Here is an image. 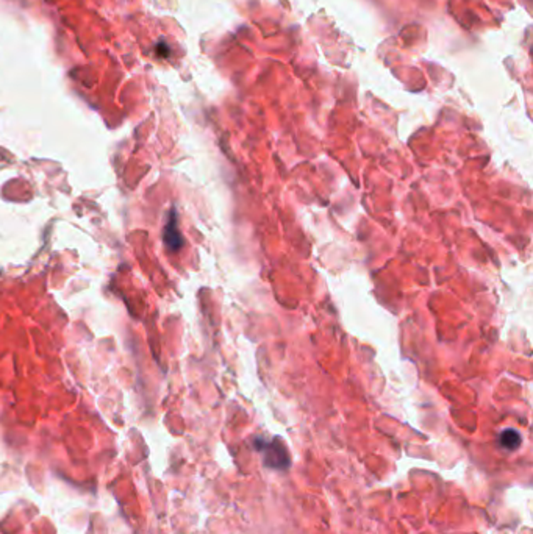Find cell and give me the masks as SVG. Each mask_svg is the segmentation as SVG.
I'll return each instance as SVG.
<instances>
[{"label": "cell", "instance_id": "obj_1", "mask_svg": "<svg viewBox=\"0 0 533 534\" xmlns=\"http://www.w3.org/2000/svg\"><path fill=\"white\" fill-rule=\"evenodd\" d=\"M164 244H166V247L172 250V252H177V250H180L183 246V236L178 230L176 209L171 211L168 224L164 227Z\"/></svg>", "mask_w": 533, "mask_h": 534}, {"label": "cell", "instance_id": "obj_2", "mask_svg": "<svg viewBox=\"0 0 533 534\" xmlns=\"http://www.w3.org/2000/svg\"><path fill=\"white\" fill-rule=\"evenodd\" d=\"M521 444V435L516 430H505L500 435V445L508 450H516Z\"/></svg>", "mask_w": 533, "mask_h": 534}, {"label": "cell", "instance_id": "obj_3", "mask_svg": "<svg viewBox=\"0 0 533 534\" xmlns=\"http://www.w3.org/2000/svg\"><path fill=\"white\" fill-rule=\"evenodd\" d=\"M281 449H284V445L276 447L274 444H268V449H266V461H268L272 467H284V453L277 454V452Z\"/></svg>", "mask_w": 533, "mask_h": 534}]
</instances>
